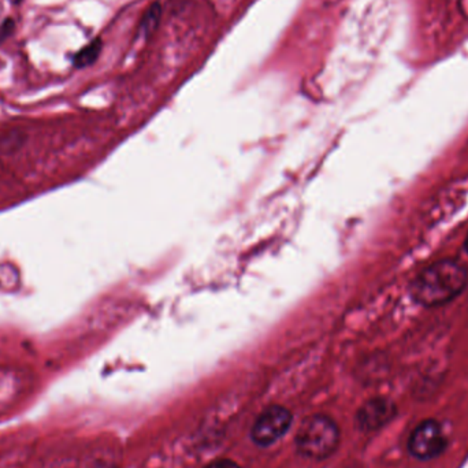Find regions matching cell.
Returning <instances> with one entry per match:
<instances>
[{"label": "cell", "instance_id": "cell-1", "mask_svg": "<svg viewBox=\"0 0 468 468\" xmlns=\"http://www.w3.org/2000/svg\"><path fill=\"white\" fill-rule=\"evenodd\" d=\"M468 285V273L456 260H439L426 267L411 283L413 300L422 307H441L462 295Z\"/></svg>", "mask_w": 468, "mask_h": 468}, {"label": "cell", "instance_id": "cell-2", "mask_svg": "<svg viewBox=\"0 0 468 468\" xmlns=\"http://www.w3.org/2000/svg\"><path fill=\"white\" fill-rule=\"evenodd\" d=\"M342 433L337 423L327 415L316 413L301 422L295 437L296 451L312 460H325L337 451Z\"/></svg>", "mask_w": 468, "mask_h": 468}, {"label": "cell", "instance_id": "cell-3", "mask_svg": "<svg viewBox=\"0 0 468 468\" xmlns=\"http://www.w3.org/2000/svg\"><path fill=\"white\" fill-rule=\"evenodd\" d=\"M448 446L446 431L436 420H425L416 425L408 437L407 448L418 460H431L444 454Z\"/></svg>", "mask_w": 468, "mask_h": 468}, {"label": "cell", "instance_id": "cell-4", "mask_svg": "<svg viewBox=\"0 0 468 468\" xmlns=\"http://www.w3.org/2000/svg\"><path fill=\"white\" fill-rule=\"evenodd\" d=\"M293 423V415L282 405H270L262 411L251 429L252 441L260 448L273 446L282 438Z\"/></svg>", "mask_w": 468, "mask_h": 468}, {"label": "cell", "instance_id": "cell-5", "mask_svg": "<svg viewBox=\"0 0 468 468\" xmlns=\"http://www.w3.org/2000/svg\"><path fill=\"white\" fill-rule=\"evenodd\" d=\"M397 407L386 397H374L364 403L356 413V423L364 431H374L384 428L394 420Z\"/></svg>", "mask_w": 468, "mask_h": 468}, {"label": "cell", "instance_id": "cell-6", "mask_svg": "<svg viewBox=\"0 0 468 468\" xmlns=\"http://www.w3.org/2000/svg\"><path fill=\"white\" fill-rule=\"evenodd\" d=\"M101 49H103V41L100 38L93 39L90 44L78 49L73 56L72 64L75 69H87L93 66L100 56Z\"/></svg>", "mask_w": 468, "mask_h": 468}, {"label": "cell", "instance_id": "cell-7", "mask_svg": "<svg viewBox=\"0 0 468 468\" xmlns=\"http://www.w3.org/2000/svg\"><path fill=\"white\" fill-rule=\"evenodd\" d=\"M160 18H162V6L160 2H153L147 10H145L144 15L142 18V23H140V30L145 38H150L155 33L160 26Z\"/></svg>", "mask_w": 468, "mask_h": 468}, {"label": "cell", "instance_id": "cell-8", "mask_svg": "<svg viewBox=\"0 0 468 468\" xmlns=\"http://www.w3.org/2000/svg\"><path fill=\"white\" fill-rule=\"evenodd\" d=\"M15 28L17 25H15L14 18H4V22L0 23V46L14 35Z\"/></svg>", "mask_w": 468, "mask_h": 468}, {"label": "cell", "instance_id": "cell-9", "mask_svg": "<svg viewBox=\"0 0 468 468\" xmlns=\"http://www.w3.org/2000/svg\"><path fill=\"white\" fill-rule=\"evenodd\" d=\"M204 468H241L240 464L229 459L215 460V462L210 463L205 465Z\"/></svg>", "mask_w": 468, "mask_h": 468}, {"label": "cell", "instance_id": "cell-10", "mask_svg": "<svg viewBox=\"0 0 468 468\" xmlns=\"http://www.w3.org/2000/svg\"><path fill=\"white\" fill-rule=\"evenodd\" d=\"M10 4H14V6H18V4H22L23 0H9Z\"/></svg>", "mask_w": 468, "mask_h": 468}, {"label": "cell", "instance_id": "cell-11", "mask_svg": "<svg viewBox=\"0 0 468 468\" xmlns=\"http://www.w3.org/2000/svg\"><path fill=\"white\" fill-rule=\"evenodd\" d=\"M464 249H465V252H467V254H468V236H467V238H465V241H464Z\"/></svg>", "mask_w": 468, "mask_h": 468}]
</instances>
